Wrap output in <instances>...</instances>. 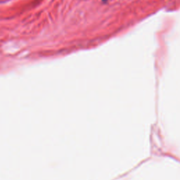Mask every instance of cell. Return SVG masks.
<instances>
[{
	"mask_svg": "<svg viewBox=\"0 0 180 180\" xmlns=\"http://www.w3.org/2000/svg\"><path fill=\"white\" fill-rule=\"evenodd\" d=\"M102 1H103V2H107L108 0H102Z\"/></svg>",
	"mask_w": 180,
	"mask_h": 180,
	"instance_id": "obj_1",
	"label": "cell"
}]
</instances>
